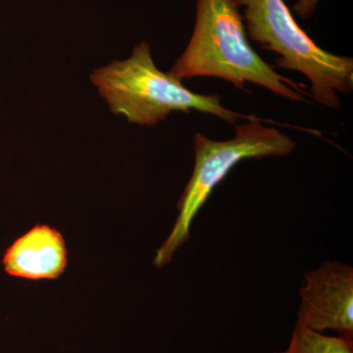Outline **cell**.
<instances>
[{
    "instance_id": "1",
    "label": "cell",
    "mask_w": 353,
    "mask_h": 353,
    "mask_svg": "<svg viewBox=\"0 0 353 353\" xmlns=\"http://www.w3.org/2000/svg\"><path fill=\"white\" fill-rule=\"evenodd\" d=\"M179 81L222 79L243 90L255 83L296 102H307L305 88L280 75L253 50L234 0H196V19L187 48L168 72Z\"/></svg>"
},
{
    "instance_id": "2",
    "label": "cell",
    "mask_w": 353,
    "mask_h": 353,
    "mask_svg": "<svg viewBox=\"0 0 353 353\" xmlns=\"http://www.w3.org/2000/svg\"><path fill=\"white\" fill-rule=\"evenodd\" d=\"M90 80L113 113L141 126H155L171 113L190 111L215 116L234 126L241 120L274 123L225 108L219 95L192 92L182 81L157 68L145 41L134 46L128 59L95 70Z\"/></svg>"
},
{
    "instance_id": "3",
    "label": "cell",
    "mask_w": 353,
    "mask_h": 353,
    "mask_svg": "<svg viewBox=\"0 0 353 353\" xmlns=\"http://www.w3.org/2000/svg\"><path fill=\"white\" fill-rule=\"evenodd\" d=\"M243 8L248 38L279 55L280 68L299 72L310 82L309 95L339 109L340 94L353 90V59L323 50L299 27L284 0H234Z\"/></svg>"
},
{
    "instance_id": "4",
    "label": "cell",
    "mask_w": 353,
    "mask_h": 353,
    "mask_svg": "<svg viewBox=\"0 0 353 353\" xmlns=\"http://www.w3.org/2000/svg\"><path fill=\"white\" fill-rule=\"evenodd\" d=\"M263 122L267 121L236 124L234 138L228 141H213L201 132L196 134L194 171L176 204L175 225L155 254L153 264L157 268L168 264L174 253L190 240V227L197 213L236 165L245 159L284 157L294 152V139L276 128L265 126Z\"/></svg>"
},
{
    "instance_id": "5",
    "label": "cell",
    "mask_w": 353,
    "mask_h": 353,
    "mask_svg": "<svg viewBox=\"0 0 353 353\" xmlns=\"http://www.w3.org/2000/svg\"><path fill=\"white\" fill-rule=\"evenodd\" d=\"M297 321L324 334L334 331L353 339V269L339 261H326L304 276Z\"/></svg>"
},
{
    "instance_id": "6",
    "label": "cell",
    "mask_w": 353,
    "mask_h": 353,
    "mask_svg": "<svg viewBox=\"0 0 353 353\" xmlns=\"http://www.w3.org/2000/svg\"><path fill=\"white\" fill-rule=\"evenodd\" d=\"M4 270L27 280H55L66 270L68 253L62 234L48 225H37L7 248Z\"/></svg>"
},
{
    "instance_id": "7",
    "label": "cell",
    "mask_w": 353,
    "mask_h": 353,
    "mask_svg": "<svg viewBox=\"0 0 353 353\" xmlns=\"http://www.w3.org/2000/svg\"><path fill=\"white\" fill-rule=\"evenodd\" d=\"M277 353H353V339L326 336L296 322L289 345Z\"/></svg>"
},
{
    "instance_id": "8",
    "label": "cell",
    "mask_w": 353,
    "mask_h": 353,
    "mask_svg": "<svg viewBox=\"0 0 353 353\" xmlns=\"http://www.w3.org/2000/svg\"><path fill=\"white\" fill-rule=\"evenodd\" d=\"M319 0H297L294 11L303 19H309L314 15Z\"/></svg>"
}]
</instances>
